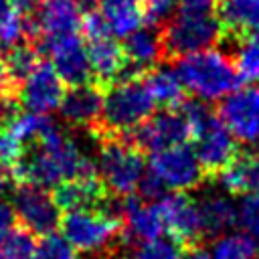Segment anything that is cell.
I'll return each mask as SVG.
<instances>
[{"label":"cell","mask_w":259,"mask_h":259,"mask_svg":"<svg viewBox=\"0 0 259 259\" xmlns=\"http://www.w3.org/2000/svg\"><path fill=\"white\" fill-rule=\"evenodd\" d=\"M91 174H97L91 158L57 123L38 142L26 146L22 158L10 168L16 184L30 182L45 188H55L65 180Z\"/></svg>","instance_id":"obj_1"},{"label":"cell","mask_w":259,"mask_h":259,"mask_svg":"<svg viewBox=\"0 0 259 259\" xmlns=\"http://www.w3.org/2000/svg\"><path fill=\"white\" fill-rule=\"evenodd\" d=\"M154 97L142 77L117 79L103 91V109L95 136H127L154 113Z\"/></svg>","instance_id":"obj_2"},{"label":"cell","mask_w":259,"mask_h":259,"mask_svg":"<svg viewBox=\"0 0 259 259\" xmlns=\"http://www.w3.org/2000/svg\"><path fill=\"white\" fill-rule=\"evenodd\" d=\"M61 231L77 253L113 259L125 247L123 221L107 208L69 210L61 219Z\"/></svg>","instance_id":"obj_3"},{"label":"cell","mask_w":259,"mask_h":259,"mask_svg":"<svg viewBox=\"0 0 259 259\" xmlns=\"http://www.w3.org/2000/svg\"><path fill=\"white\" fill-rule=\"evenodd\" d=\"M176 75L184 87L202 101H217L243 81L235 59L223 51L204 49L176 59Z\"/></svg>","instance_id":"obj_4"},{"label":"cell","mask_w":259,"mask_h":259,"mask_svg":"<svg viewBox=\"0 0 259 259\" xmlns=\"http://www.w3.org/2000/svg\"><path fill=\"white\" fill-rule=\"evenodd\" d=\"M97 176L113 196H127L138 190L144 174V152L127 136H95Z\"/></svg>","instance_id":"obj_5"},{"label":"cell","mask_w":259,"mask_h":259,"mask_svg":"<svg viewBox=\"0 0 259 259\" xmlns=\"http://www.w3.org/2000/svg\"><path fill=\"white\" fill-rule=\"evenodd\" d=\"M225 26L219 14H180L162 24V40L166 61L210 49L225 40Z\"/></svg>","instance_id":"obj_6"},{"label":"cell","mask_w":259,"mask_h":259,"mask_svg":"<svg viewBox=\"0 0 259 259\" xmlns=\"http://www.w3.org/2000/svg\"><path fill=\"white\" fill-rule=\"evenodd\" d=\"M12 208L16 212L18 225L26 227L36 237L55 233V229L61 227L63 210L57 204L53 192H49L45 186L30 182L16 184L12 192Z\"/></svg>","instance_id":"obj_7"},{"label":"cell","mask_w":259,"mask_h":259,"mask_svg":"<svg viewBox=\"0 0 259 259\" xmlns=\"http://www.w3.org/2000/svg\"><path fill=\"white\" fill-rule=\"evenodd\" d=\"M150 172H154L166 188L186 192L200 186L208 176L196 158V152L186 144L152 152Z\"/></svg>","instance_id":"obj_8"},{"label":"cell","mask_w":259,"mask_h":259,"mask_svg":"<svg viewBox=\"0 0 259 259\" xmlns=\"http://www.w3.org/2000/svg\"><path fill=\"white\" fill-rule=\"evenodd\" d=\"M127 138L142 152L152 154L164 148L186 144L192 138V132L182 107H178V109H162L160 113H152L140 127L130 132Z\"/></svg>","instance_id":"obj_9"},{"label":"cell","mask_w":259,"mask_h":259,"mask_svg":"<svg viewBox=\"0 0 259 259\" xmlns=\"http://www.w3.org/2000/svg\"><path fill=\"white\" fill-rule=\"evenodd\" d=\"M40 53L51 57L53 67L67 85H81L93 81L87 47L79 32L65 36H51L38 40Z\"/></svg>","instance_id":"obj_10"},{"label":"cell","mask_w":259,"mask_h":259,"mask_svg":"<svg viewBox=\"0 0 259 259\" xmlns=\"http://www.w3.org/2000/svg\"><path fill=\"white\" fill-rule=\"evenodd\" d=\"M217 111L235 140L245 144L259 142V87H243L229 93Z\"/></svg>","instance_id":"obj_11"},{"label":"cell","mask_w":259,"mask_h":259,"mask_svg":"<svg viewBox=\"0 0 259 259\" xmlns=\"http://www.w3.org/2000/svg\"><path fill=\"white\" fill-rule=\"evenodd\" d=\"M194 142H196L194 146L196 158L202 164L208 178L219 176L239 154L235 136L227 130V125L219 117V111L204 123V127L198 130Z\"/></svg>","instance_id":"obj_12"},{"label":"cell","mask_w":259,"mask_h":259,"mask_svg":"<svg viewBox=\"0 0 259 259\" xmlns=\"http://www.w3.org/2000/svg\"><path fill=\"white\" fill-rule=\"evenodd\" d=\"M158 206L164 219V227L180 243H184L186 247H194L204 239L200 208L192 196L176 190L174 194L162 196L158 200Z\"/></svg>","instance_id":"obj_13"},{"label":"cell","mask_w":259,"mask_h":259,"mask_svg":"<svg viewBox=\"0 0 259 259\" xmlns=\"http://www.w3.org/2000/svg\"><path fill=\"white\" fill-rule=\"evenodd\" d=\"M123 53L127 65L119 79L127 77H142L146 71L158 67L166 61L164 40H162V26H140L138 30L130 32L123 40Z\"/></svg>","instance_id":"obj_14"},{"label":"cell","mask_w":259,"mask_h":259,"mask_svg":"<svg viewBox=\"0 0 259 259\" xmlns=\"http://www.w3.org/2000/svg\"><path fill=\"white\" fill-rule=\"evenodd\" d=\"M103 87L97 85L95 81L81 83V85H71L63 101L59 105L63 119L71 127H81L87 132H93L101 119V109H103Z\"/></svg>","instance_id":"obj_15"},{"label":"cell","mask_w":259,"mask_h":259,"mask_svg":"<svg viewBox=\"0 0 259 259\" xmlns=\"http://www.w3.org/2000/svg\"><path fill=\"white\" fill-rule=\"evenodd\" d=\"M65 95V81L53 67V63L40 61L20 87V101L24 107L36 113H49L61 105Z\"/></svg>","instance_id":"obj_16"},{"label":"cell","mask_w":259,"mask_h":259,"mask_svg":"<svg viewBox=\"0 0 259 259\" xmlns=\"http://www.w3.org/2000/svg\"><path fill=\"white\" fill-rule=\"evenodd\" d=\"M121 221L125 245L160 237L166 229L158 202H148L142 196L134 194L121 198Z\"/></svg>","instance_id":"obj_17"},{"label":"cell","mask_w":259,"mask_h":259,"mask_svg":"<svg viewBox=\"0 0 259 259\" xmlns=\"http://www.w3.org/2000/svg\"><path fill=\"white\" fill-rule=\"evenodd\" d=\"M61 210H85V208H105L109 200V190L103 186L97 174L91 176H77L65 180L55 186L53 192Z\"/></svg>","instance_id":"obj_18"},{"label":"cell","mask_w":259,"mask_h":259,"mask_svg":"<svg viewBox=\"0 0 259 259\" xmlns=\"http://www.w3.org/2000/svg\"><path fill=\"white\" fill-rule=\"evenodd\" d=\"M87 55H89L93 81L97 85H101L103 89L107 85H111L113 81H117L127 65L123 45L117 42L111 34L87 40Z\"/></svg>","instance_id":"obj_19"},{"label":"cell","mask_w":259,"mask_h":259,"mask_svg":"<svg viewBox=\"0 0 259 259\" xmlns=\"http://www.w3.org/2000/svg\"><path fill=\"white\" fill-rule=\"evenodd\" d=\"M40 38L81 32V10L75 0H42L34 14Z\"/></svg>","instance_id":"obj_20"},{"label":"cell","mask_w":259,"mask_h":259,"mask_svg":"<svg viewBox=\"0 0 259 259\" xmlns=\"http://www.w3.org/2000/svg\"><path fill=\"white\" fill-rule=\"evenodd\" d=\"M217 178L231 194H259V152H239Z\"/></svg>","instance_id":"obj_21"},{"label":"cell","mask_w":259,"mask_h":259,"mask_svg":"<svg viewBox=\"0 0 259 259\" xmlns=\"http://www.w3.org/2000/svg\"><path fill=\"white\" fill-rule=\"evenodd\" d=\"M219 18L225 26V40H237L259 28V0H221Z\"/></svg>","instance_id":"obj_22"},{"label":"cell","mask_w":259,"mask_h":259,"mask_svg":"<svg viewBox=\"0 0 259 259\" xmlns=\"http://www.w3.org/2000/svg\"><path fill=\"white\" fill-rule=\"evenodd\" d=\"M142 79L162 109H178L186 103V87L174 71L166 67H154L146 71Z\"/></svg>","instance_id":"obj_23"},{"label":"cell","mask_w":259,"mask_h":259,"mask_svg":"<svg viewBox=\"0 0 259 259\" xmlns=\"http://www.w3.org/2000/svg\"><path fill=\"white\" fill-rule=\"evenodd\" d=\"M4 61H6L8 89L10 93L20 97V87L40 63V49L30 40H20L18 45L10 47V51L4 55Z\"/></svg>","instance_id":"obj_24"},{"label":"cell","mask_w":259,"mask_h":259,"mask_svg":"<svg viewBox=\"0 0 259 259\" xmlns=\"http://www.w3.org/2000/svg\"><path fill=\"white\" fill-rule=\"evenodd\" d=\"M198 208H200L204 239L221 237L237 223V208L223 194H206L202 200H198Z\"/></svg>","instance_id":"obj_25"},{"label":"cell","mask_w":259,"mask_h":259,"mask_svg":"<svg viewBox=\"0 0 259 259\" xmlns=\"http://www.w3.org/2000/svg\"><path fill=\"white\" fill-rule=\"evenodd\" d=\"M99 12L117 36H127L144 22L142 0H99Z\"/></svg>","instance_id":"obj_26"},{"label":"cell","mask_w":259,"mask_h":259,"mask_svg":"<svg viewBox=\"0 0 259 259\" xmlns=\"http://www.w3.org/2000/svg\"><path fill=\"white\" fill-rule=\"evenodd\" d=\"M210 259H259V241L245 231L225 233L214 241Z\"/></svg>","instance_id":"obj_27"},{"label":"cell","mask_w":259,"mask_h":259,"mask_svg":"<svg viewBox=\"0 0 259 259\" xmlns=\"http://www.w3.org/2000/svg\"><path fill=\"white\" fill-rule=\"evenodd\" d=\"M235 65L243 81H259V28L235 40Z\"/></svg>","instance_id":"obj_28"},{"label":"cell","mask_w":259,"mask_h":259,"mask_svg":"<svg viewBox=\"0 0 259 259\" xmlns=\"http://www.w3.org/2000/svg\"><path fill=\"white\" fill-rule=\"evenodd\" d=\"M186 245L176 237H154L148 241H140L132 247V259H182L186 253Z\"/></svg>","instance_id":"obj_29"},{"label":"cell","mask_w":259,"mask_h":259,"mask_svg":"<svg viewBox=\"0 0 259 259\" xmlns=\"http://www.w3.org/2000/svg\"><path fill=\"white\" fill-rule=\"evenodd\" d=\"M38 239L32 231L16 225L8 239L0 245V259H36Z\"/></svg>","instance_id":"obj_30"},{"label":"cell","mask_w":259,"mask_h":259,"mask_svg":"<svg viewBox=\"0 0 259 259\" xmlns=\"http://www.w3.org/2000/svg\"><path fill=\"white\" fill-rule=\"evenodd\" d=\"M36 259H77V251L65 237L49 233L38 241Z\"/></svg>","instance_id":"obj_31"},{"label":"cell","mask_w":259,"mask_h":259,"mask_svg":"<svg viewBox=\"0 0 259 259\" xmlns=\"http://www.w3.org/2000/svg\"><path fill=\"white\" fill-rule=\"evenodd\" d=\"M237 225L259 241V194H245L237 206Z\"/></svg>","instance_id":"obj_32"},{"label":"cell","mask_w":259,"mask_h":259,"mask_svg":"<svg viewBox=\"0 0 259 259\" xmlns=\"http://www.w3.org/2000/svg\"><path fill=\"white\" fill-rule=\"evenodd\" d=\"M26 146L8 130V127H0V166L10 170L24 154Z\"/></svg>","instance_id":"obj_33"},{"label":"cell","mask_w":259,"mask_h":259,"mask_svg":"<svg viewBox=\"0 0 259 259\" xmlns=\"http://www.w3.org/2000/svg\"><path fill=\"white\" fill-rule=\"evenodd\" d=\"M178 0H142V14L144 22L152 26H162L170 20V14Z\"/></svg>","instance_id":"obj_34"},{"label":"cell","mask_w":259,"mask_h":259,"mask_svg":"<svg viewBox=\"0 0 259 259\" xmlns=\"http://www.w3.org/2000/svg\"><path fill=\"white\" fill-rule=\"evenodd\" d=\"M164 188L166 186L162 184V180L154 172H146L142 182H140V186H138V192H140V196L144 200L154 202V200H160L164 196Z\"/></svg>","instance_id":"obj_35"},{"label":"cell","mask_w":259,"mask_h":259,"mask_svg":"<svg viewBox=\"0 0 259 259\" xmlns=\"http://www.w3.org/2000/svg\"><path fill=\"white\" fill-rule=\"evenodd\" d=\"M14 227H16V212H14L12 204L0 200V245L8 239V235L14 231Z\"/></svg>","instance_id":"obj_36"},{"label":"cell","mask_w":259,"mask_h":259,"mask_svg":"<svg viewBox=\"0 0 259 259\" xmlns=\"http://www.w3.org/2000/svg\"><path fill=\"white\" fill-rule=\"evenodd\" d=\"M10 2L14 4L16 10H20V12H24V14H32V12L42 4V0H10Z\"/></svg>","instance_id":"obj_37"},{"label":"cell","mask_w":259,"mask_h":259,"mask_svg":"<svg viewBox=\"0 0 259 259\" xmlns=\"http://www.w3.org/2000/svg\"><path fill=\"white\" fill-rule=\"evenodd\" d=\"M14 12H16V8L10 0H0V26L6 24L14 16Z\"/></svg>","instance_id":"obj_38"},{"label":"cell","mask_w":259,"mask_h":259,"mask_svg":"<svg viewBox=\"0 0 259 259\" xmlns=\"http://www.w3.org/2000/svg\"><path fill=\"white\" fill-rule=\"evenodd\" d=\"M182 259H210V255L200 247V245H194V247H188L184 257Z\"/></svg>","instance_id":"obj_39"},{"label":"cell","mask_w":259,"mask_h":259,"mask_svg":"<svg viewBox=\"0 0 259 259\" xmlns=\"http://www.w3.org/2000/svg\"><path fill=\"white\" fill-rule=\"evenodd\" d=\"M2 93H10V89H8V79H6V61H4V55L0 51V95Z\"/></svg>","instance_id":"obj_40"},{"label":"cell","mask_w":259,"mask_h":259,"mask_svg":"<svg viewBox=\"0 0 259 259\" xmlns=\"http://www.w3.org/2000/svg\"><path fill=\"white\" fill-rule=\"evenodd\" d=\"M10 182H14V180H12V176H10V170H6V168H2V166H0V198L8 192Z\"/></svg>","instance_id":"obj_41"}]
</instances>
